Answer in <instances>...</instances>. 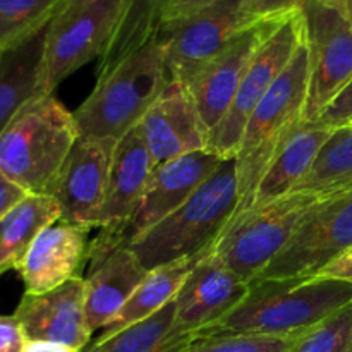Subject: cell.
<instances>
[{
    "label": "cell",
    "mask_w": 352,
    "mask_h": 352,
    "mask_svg": "<svg viewBox=\"0 0 352 352\" xmlns=\"http://www.w3.org/2000/svg\"><path fill=\"white\" fill-rule=\"evenodd\" d=\"M167 0H126L116 36L100 58L98 76L153 40L162 26Z\"/></svg>",
    "instance_id": "obj_27"
},
{
    "label": "cell",
    "mask_w": 352,
    "mask_h": 352,
    "mask_svg": "<svg viewBox=\"0 0 352 352\" xmlns=\"http://www.w3.org/2000/svg\"><path fill=\"white\" fill-rule=\"evenodd\" d=\"M292 340L285 337L227 333L199 337L179 352H287Z\"/></svg>",
    "instance_id": "obj_30"
},
{
    "label": "cell",
    "mask_w": 352,
    "mask_h": 352,
    "mask_svg": "<svg viewBox=\"0 0 352 352\" xmlns=\"http://www.w3.org/2000/svg\"><path fill=\"white\" fill-rule=\"evenodd\" d=\"M170 81L160 36L98 76L88 98L74 110L79 136L120 138L141 122Z\"/></svg>",
    "instance_id": "obj_4"
},
{
    "label": "cell",
    "mask_w": 352,
    "mask_h": 352,
    "mask_svg": "<svg viewBox=\"0 0 352 352\" xmlns=\"http://www.w3.org/2000/svg\"><path fill=\"white\" fill-rule=\"evenodd\" d=\"M89 227L57 222L45 227L19 267L24 294H45L71 278L82 277L89 256Z\"/></svg>",
    "instance_id": "obj_18"
},
{
    "label": "cell",
    "mask_w": 352,
    "mask_h": 352,
    "mask_svg": "<svg viewBox=\"0 0 352 352\" xmlns=\"http://www.w3.org/2000/svg\"><path fill=\"white\" fill-rule=\"evenodd\" d=\"M315 277L333 278V280H342L352 285V246L329 261Z\"/></svg>",
    "instance_id": "obj_35"
},
{
    "label": "cell",
    "mask_w": 352,
    "mask_h": 352,
    "mask_svg": "<svg viewBox=\"0 0 352 352\" xmlns=\"http://www.w3.org/2000/svg\"><path fill=\"white\" fill-rule=\"evenodd\" d=\"M14 315L28 340L60 344L74 352L85 351L91 340L85 277L71 278L45 294H24Z\"/></svg>",
    "instance_id": "obj_17"
},
{
    "label": "cell",
    "mask_w": 352,
    "mask_h": 352,
    "mask_svg": "<svg viewBox=\"0 0 352 352\" xmlns=\"http://www.w3.org/2000/svg\"><path fill=\"white\" fill-rule=\"evenodd\" d=\"M320 199L289 192L275 201L251 206L230 220L212 246V253L243 280L253 284L287 246Z\"/></svg>",
    "instance_id": "obj_6"
},
{
    "label": "cell",
    "mask_w": 352,
    "mask_h": 352,
    "mask_svg": "<svg viewBox=\"0 0 352 352\" xmlns=\"http://www.w3.org/2000/svg\"><path fill=\"white\" fill-rule=\"evenodd\" d=\"M155 165L206 150L208 131L188 86L170 79L138 124Z\"/></svg>",
    "instance_id": "obj_16"
},
{
    "label": "cell",
    "mask_w": 352,
    "mask_h": 352,
    "mask_svg": "<svg viewBox=\"0 0 352 352\" xmlns=\"http://www.w3.org/2000/svg\"><path fill=\"white\" fill-rule=\"evenodd\" d=\"M347 124H352V117H351V120H349V122H347ZM347 124H346V126H347Z\"/></svg>",
    "instance_id": "obj_41"
},
{
    "label": "cell",
    "mask_w": 352,
    "mask_h": 352,
    "mask_svg": "<svg viewBox=\"0 0 352 352\" xmlns=\"http://www.w3.org/2000/svg\"><path fill=\"white\" fill-rule=\"evenodd\" d=\"M2 54H3V50H0V57H2Z\"/></svg>",
    "instance_id": "obj_42"
},
{
    "label": "cell",
    "mask_w": 352,
    "mask_h": 352,
    "mask_svg": "<svg viewBox=\"0 0 352 352\" xmlns=\"http://www.w3.org/2000/svg\"><path fill=\"white\" fill-rule=\"evenodd\" d=\"M26 342L16 315H0V352H24Z\"/></svg>",
    "instance_id": "obj_33"
},
{
    "label": "cell",
    "mask_w": 352,
    "mask_h": 352,
    "mask_svg": "<svg viewBox=\"0 0 352 352\" xmlns=\"http://www.w3.org/2000/svg\"><path fill=\"white\" fill-rule=\"evenodd\" d=\"M308 0H241V16L248 26L282 21L299 14Z\"/></svg>",
    "instance_id": "obj_31"
},
{
    "label": "cell",
    "mask_w": 352,
    "mask_h": 352,
    "mask_svg": "<svg viewBox=\"0 0 352 352\" xmlns=\"http://www.w3.org/2000/svg\"><path fill=\"white\" fill-rule=\"evenodd\" d=\"M332 129L333 127L320 122L305 120L265 170L251 206L275 201L294 191L299 181L308 174L322 146L332 134Z\"/></svg>",
    "instance_id": "obj_21"
},
{
    "label": "cell",
    "mask_w": 352,
    "mask_h": 352,
    "mask_svg": "<svg viewBox=\"0 0 352 352\" xmlns=\"http://www.w3.org/2000/svg\"><path fill=\"white\" fill-rule=\"evenodd\" d=\"M205 253L175 261V263L170 265H164V267L148 272L140 287L133 292V296L127 299V302L117 313L116 318L102 330V333L96 339H107V337L120 332L126 327L148 318L153 313H157L158 309L167 306L168 302L174 301L191 268Z\"/></svg>",
    "instance_id": "obj_24"
},
{
    "label": "cell",
    "mask_w": 352,
    "mask_h": 352,
    "mask_svg": "<svg viewBox=\"0 0 352 352\" xmlns=\"http://www.w3.org/2000/svg\"><path fill=\"white\" fill-rule=\"evenodd\" d=\"M340 6V9H342L344 16L347 17V21H349L351 28H352V0H337Z\"/></svg>",
    "instance_id": "obj_38"
},
{
    "label": "cell",
    "mask_w": 352,
    "mask_h": 352,
    "mask_svg": "<svg viewBox=\"0 0 352 352\" xmlns=\"http://www.w3.org/2000/svg\"><path fill=\"white\" fill-rule=\"evenodd\" d=\"M352 117V81L336 98L332 100L329 107L323 110L322 116L318 117L316 122L323 124L329 127H340L346 126Z\"/></svg>",
    "instance_id": "obj_32"
},
{
    "label": "cell",
    "mask_w": 352,
    "mask_h": 352,
    "mask_svg": "<svg viewBox=\"0 0 352 352\" xmlns=\"http://www.w3.org/2000/svg\"><path fill=\"white\" fill-rule=\"evenodd\" d=\"M126 0H65L45 30L40 95H52L78 69L102 58L116 36Z\"/></svg>",
    "instance_id": "obj_7"
},
{
    "label": "cell",
    "mask_w": 352,
    "mask_h": 352,
    "mask_svg": "<svg viewBox=\"0 0 352 352\" xmlns=\"http://www.w3.org/2000/svg\"><path fill=\"white\" fill-rule=\"evenodd\" d=\"M248 26L241 16V0H220L158 31L165 52L168 78L188 82L213 57L236 40Z\"/></svg>",
    "instance_id": "obj_12"
},
{
    "label": "cell",
    "mask_w": 352,
    "mask_h": 352,
    "mask_svg": "<svg viewBox=\"0 0 352 352\" xmlns=\"http://www.w3.org/2000/svg\"><path fill=\"white\" fill-rule=\"evenodd\" d=\"M60 215V206L52 196L26 195L0 217V275L19 270L38 234Z\"/></svg>",
    "instance_id": "obj_23"
},
{
    "label": "cell",
    "mask_w": 352,
    "mask_h": 352,
    "mask_svg": "<svg viewBox=\"0 0 352 352\" xmlns=\"http://www.w3.org/2000/svg\"><path fill=\"white\" fill-rule=\"evenodd\" d=\"M308 79V48L302 40L285 71L253 110L243 131L234 157L239 188V206L234 217L253 205L254 192L265 170L289 138L305 122Z\"/></svg>",
    "instance_id": "obj_5"
},
{
    "label": "cell",
    "mask_w": 352,
    "mask_h": 352,
    "mask_svg": "<svg viewBox=\"0 0 352 352\" xmlns=\"http://www.w3.org/2000/svg\"><path fill=\"white\" fill-rule=\"evenodd\" d=\"M155 167L157 165L144 144L140 127L136 126L117 141L105 205L100 215V239L113 237L126 226L146 189Z\"/></svg>",
    "instance_id": "obj_19"
},
{
    "label": "cell",
    "mask_w": 352,
    "mask_h": 352,
    "mask_svg": "<svg viewBox=\"0 0 352 352\" xmlns=\"http://www.w3.org/2000/svg\"><path fill=\"white\" fill-rule=\"evenodd\" d=\"M305 40L301 12L282 21L260 45L237 88L236 96L219 126L210 133L206 150L222 158H234L248 119L285 71L296 50Z\"/></svg>",
    "instance_id": "obj_9"
},
{
    "label": "cell",
    "mask_w": 352,
    "mask_h": 352,
    "mask_svg": "<svg viewBox=\"0 0 352 352\" xmlns=\"http://www.w3.org/2000/svg\"><path fill=\"white\" fill-rule=\"evenodd\" d=\"M26 195V191L17 188L14 182H10L9 179L0 172V217L6 215V213L9 212L16 203H19Z\"/></svg>",
    "instance_id": "obj_36"
},
{
    "label": "cell",
    "mask_w": 352,
    "mask_h": 352,
    "mask_svg": "<svg viewBox=\"0 0 352 352\" xmlns=\"http://www.w3.org/2000/svg\"><path fill=\"white\" fill-rule=\"evenodd\" d=\"M325 2H337V0H325Z\"/></svg>",
    "instance_id": "obj_40"
},
{
    "label": "cell",
    "mask_w": 352,
    "mask_h": 352,
    "mask_svg": "<svg viewBox=\"0 0 352 352\" xmlns=\"http://www.w3.org/2000/svg\"><path fill=\"white\" fill-rule=\"evenodd\" d=\"M352 189V124L333 127L308 174L292 192L329 198Z\"/></svg>",
    "instance_id": "obj_26"
},
{
    "label": "cell",
    "mask_w": 352,
    "mask_h": 352,
    "mask_svg": "<svg viewBox=\"0 0 352 352\" xmlns=\"http://www.w3.org/2000/svg\"><path fill=\"white\" fill-rule=\"evenodd\" d=\"M346 352H352V332H351V339H349V344H347Z\"/></svg>",
    "instance_id": "obj_39"
},
{
    "label": "cell",
    "mask_w": 352,
    "mask_h": 352,
    "mask_svg": "<svg viewBox=\"0 0 352 352\" xmlns=\"http://www.w3.org/2000/svg\"><path fill=\"white\" fill-rule=\"evenodd\" d=\"M352 332V302L294 337L287 352H346Z\"/></svg>",
    "instance_id": "obj_29"
},
{
    "label": "cell",
    "mask_w": 352,
    "mask_h": 352,
    "mask_svg": "<svg viewBox=\"0 0 352 352\" xmlns=\"http://www.w3.org/2000/svg\"><path fill=\"white\" fill-rule=\"evenodd\" d=\"M250 289L251 284L230 270L210 248L196 261L175 296V325L198 339L236 309Z\"/></svg>",
    "instance_id": "obj_14"
},
{
    "label": "cell",
    "mask_w": 352,
    "mask_h": 352,
    "mask_svg": "<svg viewBox=\"0 0 352 352\" xmlns=\"http://www.w3.org/2000/svg\"><path fill=\"white\" fill-rule=\"evenodd\" d=\"M223 160L226 158L213 151L201 150L157 165L126 226L109 239L96 237L89 244V254L102 253L116 246H129L133 241L184 205Z\"/></svg>",
    "instance_id": "obj_11"
},
{
    "label": "cell",
    "mask_w": 352,
    "mask_h": 352,
    "mask_svg": "<svg viewBox=\"0 0 352 352\" xmlns=\"http://www.w3.org/2000/svg\"><path fill=\"white\" fill-rule=\"evenodd\" d=\"M352 246V189L322 198L256 280L311 278Z\"/></svg>",
    "instance_id": "obj_10"
},
{
    "label": "cell",
    "mask_w": 352,
    "mask_h": 352,
    "mask_svg": "<svg viewBox=\"0 0 352 352\" xmlns=\"http://www.w3.org/2000/svg\"><path fill=\"white\" fill-rule=\"evenodd\" d=\"M79 138L74 113L38 95L0 133V172L28 195H48Z\"/></svg>",
    "instance_id": "obj_3"
},
{
    "label": "cell",
    "mask_w": 352,
    "mask_h": 352,
    "mask_svg": "<svg viewBox=\"0 0 352 352\" xmlns=\"http://www.w3.org/2000/svg\"><path fill=\"white\" fill-rule=\"evenodd\" d=\"M85 277L86 318L93 332L103 330L148 275L129 246H116L89 254Z\"/></svg>",
    "instance_id": "obj_20"
},
{
    "label": "cell",
    "mask_w": 352,
    "mask_h": 352,
    "mask_svg": "<svg viewBox=\"0 0 352 352\" xmlns=\"http://www.w3.org/2000/svg\"><path fill=\"white\" fill-rule=\"evenodd\" d=\"M65 0H0V50L43 31Z\"/></svg>",
    "instance_id": "obj_28"
},
{
    "label": "cell",
    "mask_w": 352,
    "mask_h": 352,
    "mask_svg": "<svg viewBox=\"0 0 352 352\" xmlns=\"http://www.w3.org/2000/svg\"><path fill=\"white\" fill-rule=\"evenodd\" d=\"M116 143L109 138H78L48 189L60 206V220L98 229Z\"/></svg>",
    "instance_id": "obj_13"
},
{
    "label": "cell",
    "mask_w": 352,
    "mask_h": 352,
    "mask_svg": "<svg viewBox=\"0 0 352 352\" xmlns=\"http://www.w3.org/2000/svg\"><path fill=\"white\" fill-rule=\"evenodd\" d=\"M217 2H220V0H167L164 17H162V26L177 23V21L192 16V14L199 12V10L206 9Z\"/></svg>",
    "instance_id": "obj_34"
},
{
    "label": "cell",
    "mask_w": 352,
    "mask_h": 352,
    "mask_svg": "<svg viewBox=\"0 0 352 352\" xmlns=\"http://www.w3.org/2000/svg\"><path fill=\"white\" fill-rule=\"evenodd\" d=\"M192 340L195 336L181 332L175 325V302L172 301L107 339H95L82 352H179Z\"/></svg>",
    "instance_id": "obj_25"
},
{
    "label": "cell",
    "mask_w": 352,
    "mask_h": 352,
    "mask_svg": "<svg viewBox=\"0 0 352 352\" xmlns=\"http://www.w3.org/2000/svg\"><path fill=\"white\" fill-rule=\"evenodd\" d=\"M45 30L3 50L0 57V133L24 105L40 95Z\"/></svg>",
    "instance_id": "obj_22"
},
{
    "label": "cell",
    "mask_w": 352,
    "mask_h": 352,
    "mask_svg": "<svg viewBox=\"0 0 352 352\" xmlns=\"http://www.w3.org/2000/svg\"><path fill=\"white\" fill-rule=\"evenodd\" d=\"M24 352H74L69 347L60 346V344L45 342V340H28Z\"/></svg>",
    "instance_id": "obj_37"
},
{
    "label": "cell",
    "mask_w": 352,
    "mask_h": 352,
    "mask_svg": "<svg viewBox=\"0 0 352 352\" xmlns=\"http://www.w3.org/2000/svg\"><path fill=\"white\" fill-rule=\"evenodd\" d=\"M282 21H268L248 28L186 82L208 134L229 110L251 58Z\"/></svg>",
    "instance_id": "obj_15"
},
{
    "label": "cell",
    "mask_w": 352,
    "mask_h": 352,
    "mask_svg": "<svg viewBox=\"0 0 352 352\" xmlns=\"http://www.w3.org/2000/svg\"><path fill=\"white\" fill-rule=\"evenodd\" d=\"M301 16L309 64L305 120L316 122L352 81V28L339 2L308 0Z\"/></svg>",
    "instance_id": "obj_8"
},
{
    "label": "cell",
    "mask_w": 352,
    "mask_h": 352,
    "mask_svg": "<svg viewBox=\"0 0 352 352\" xmlns=\"http://www.w3.org/2000/svg\"><path fill=\"white\" fill-rule=\"evenodd\" d=\"M239 206L236 158L220 167L174 213L129 244L148 272L192 258L215 244Z\"/></svg>",
    "instance_id": "obj_2"
},
{
    "label": "cell",
    "mask_w": 352,
    "mask_h": 352,
    "mask_svg": "<svg viewBox=\"0 0 352 352\" xmlns=\"http://www.w3.org/2000/svg\"><path fill=\"white\" fill-rule=\"evenodd\" d=\"M351 302L352 285L333 278L254 280L243 302L199 337L246 333L294 339Z\"/></svg>",
    "instance_id": "obj_1"
}]
</instances>
